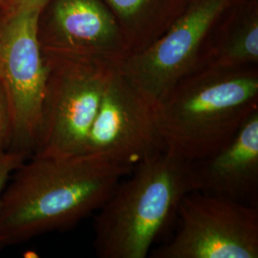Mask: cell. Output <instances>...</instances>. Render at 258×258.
<instances>
[{
  "mask_svg": "<svg viewBox=\"0 0 258 258\" xmlns=\"http://www.w3.org/2000/svg\"><path fill=\"white\" fill-rule=\"evenodd\" d=\"M203 66L223 69L258 66V0H237L222 15L200 54L197 67Z\"/></svg>",
  "mask_w": 258,
  "mask_h": 258,
  "instance_id": "obj_11",
  "label": "cell"
},
{
  "mask_svg": "<svg viewBox=\"0 0 258 258\" xmlns=\"http://www.w3.org/2000/svg\"><path fill=\"white\" fill-rule=\"evenodd\" d=\"M37 11H7L0 24V83L11 120L9 150L36 148L47 69L38 37Z\"/></svg>",
  "mask_w": 258,
  "mask_h": 258,
  "instance_id": "obj_5",
  "label": "cell"
},
{
  "mask_svg": "<svg viewBox=\"0 0 258 258\" xmlns=\"http://www.w3.org/2000/svg\"><path fill=\"white\" fill-rule=\"evenodd\" d=\"M258 110V66L197 67L157 103L165 150L194 162L226 147Z\"/></svg>",
  "mask_w": 258,
  "mask_h": 258,
  "instance_id": "obj_2",
  "label": "cell"
},
{
  "mask_svg": "<svg viewBox=\"0 0 258 258\" xmlns=\"http://www.w3.org/2000/svg\"><path fill=\"white\" fill-rule=\"evenodd\" d=\"M156 105L118 67L107 83L82 154L135 167L165 150L157 125Z\"/></svg>",
  "mask_w": 258,
  "mask_h": 258,
  "instance_id": "obj_8",
  "label": "cell"
},
{
  "mask_svg": "<svg viewBox=\"0 0 258 258\" xmlns=\"http://www.w3.org/2000/svg\"><path fill=\"white\" fill-rule=\"evenodd\" d=\"M236 1L190 0L161 37L120 63V72L157 104L197 67L212 27Z\"/></svg>",
  "mask_w": 258,
  "mask_h": 258,
  "instance_id": "obj_7",
  "label": "cell"
},
{
  "mask_svg": "<svg viewBox=\"0 0 258 258\" xmlns=\"http://www.w3.org/2000/svg\"><path fill=\"white\" fill-rule=\"evenodd\" d=\"M25 157L26 155L24 153L15 150H5L0 152V203L2 194L7 185L10 177L24 162ZM0 246H2L1 241Z\"/></svg>",
  "mask_w": 258,
  "mask_h": 258,
  "instance_id": "obj_13",
  "label": "cell"
},
{
  "mask_svg": "<svg viewBox=\"0 0 258 258\" xmlns=\"http://www.w3.org/2000/svg\"><path fill=\"white\" fill-rule=\"evenodd\" d=\"M43 55L46 83L34 156L82 154L107 83L120 65L79 55Z\"/></svg>",
  "mask_w": 258,
  "mask_h": 258,
  "instance_id": "obj_4",
  "label": "cell"
},
{
  "mask_svg": "<svg viewBox=\"0 0 258 258\" xmlns=\"http://www.w3.org/2000/svg\"><path fill=\"white\" fill-rule=\"evenodd\" d=\"M190 168L192 190L257 207L258 110L226 147L190 162Z\"/></svg>",
  "mask_w": 258,
  "mask_h": 258,
  "instance_id": "obj_10",
  "label": "cell"
},
{
  "mask_svg": "<svg viewBox=\"0 0 258 258\" xmlns=\"http://www.w3.org/2000/svg\"><path fill=\"white\" fill-rule=\"evenodd\" d=\"M133 168L93 154L23 162L1 197L2 245L74 227L99 210Z\"/></svg>",
  "mask_w": 258,
  "mask_h": 258,
  "instance_id": "obj_1",
  "label": "cell"
},
{
  "mask_svg": "<svg viewBox=\"0 0 258 258\" xmlns=\"http://www.w3.org/2000/svg\"><path fill=\"white\" fill-rule=\"evenodd\" d=\"M51 2L48 24L38 26L43 52L92 57L119 65L130 55L117 20L101 0Z\"/></svg>",
  "mask_w": 258,
  "mask_h": 258,
  "instance_id": "obj_9",
  "label": "cell"
},
{
  "mask_svg": "<svg viewBox=\"0 0 258 258\" xmlns=\"http://www.w3.org/2000/svg\"><path fill=\"white\" fill-rule=\"evenodd\" d=\"M174 237L154 258H257L258 207L191 190L179 204Z\"/></svg>",
  "mask_w": 258,
  "mask_h": 258,
  "instance_id": "obj_6",
  "label": "cell"
},
{
  "mask_svg": "<svg viewBox=\"0 0 258 258\" xmlns=\"http://www.w3.org/2000/svg\"><path fill=\"white\" fill-rule=\"evenodd\" d=\"M7 0H0V8H2L4 6V4L6 3Z\"/></svg>",
  "mask_w": 258,
  "mask_h": 258,
  "instance_id": "obj_16",
  "label": "cell"
},
{
  "mask_svg": "<svg viewBox=\"0 0 258 258\" xmlns=\"http://www.w3.org/2000/svg\"><path fill=\"white\" fill-rule=\"evenodd\" d=\"M101 1L117 20L132 55L161 37L184 12L190 0Z\"/></svg>",
  "mask_w": 258,
  "mask_h": 258,
  "instance_id": "obj_12",
  "label": "cell"
},
{
  "mask_svg": "<svg viewBox=\"0 0 258 258\" xmlns=\"http://www.w3.org/2000/svg\"><path fill=\"white\" fill-rule=\"evenodd\" d=\"M120 180L95 218L94 248L101 258H145L192 190L190 162L162 150Z\"/></svg>",
  "mask_w": 258,
  "mask_h": 258,
  "instance_id": "obj_3",
  "label": "cell"
},
{
  "mask_svg": "<svg viewBox=\"0 0 258 258\" xmlns=\"http://www.w3.org/2000/svg\"><path fill=\"white\" fill-rule=\"evenodd\" d=\"M52 0H7L3 7L7 11L28 10L42 13Z\"/></svg>",
  "mask_w": 258,
  "mask_h": 258,
  "instance_id": "obj_15",
  "label": "cell"
},
{
  "mask_svg": "<svg viewBox=\"0 0 258 258\" xmlns=\"http://www.w3.org/2000/svg\"><path fill=\"white\" fill-rule=\"evenodd\" d=\"M11 137L12 131L9 108L5 93L0 83V152L9 150Z\"/></svg>",
  "mask_w": 258,
  "mask_h": 258,
  "instance_id": "obj_14",
  "label": "cell"
}]
</instances>
